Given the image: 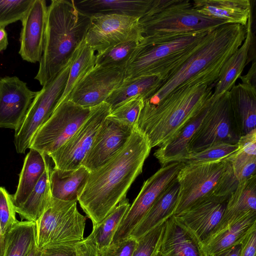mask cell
Segmentation results:
<instances>
[{"label": "cell", "instance_id": "cell-1", "mask_svg": "<svg viewBox=\"0 0 256 256\" xmlns=\"http://www.w3.org/2000/svg\"><path fill=\"white\" fill-rule=\"evenodd\" d=\"M151 149L146 137L134 128L120 151L90 172L78 201L92 226L102 222L126 198L132 184L142 172Z\"/></svg>", "mask_w": 256, "mask_h": 256}, {"label": "cell", "instance_id": "cell-2", "mask_svg": "<svg viewBox=\"0 0 256 256\" xmlns=\"http://www.w3.org/2000/svg\"><path fill=\"white\" fill-rule=\"evenodd\" d=\"M214 88L187 85L175 89L156 105L144 101L134 128L146 137L152 148L160 147L210 106Z\"/></svg>", "mask_w": 256, "mask_h": 256}, {"label": "cell", "instance_id": "cell-3", "mask_svg": "<svg viewBox=\"0 0 256 256\" xmlns=\"http://www.w3.org/2000/svg\"><path fill=\"white\" fill-rule=\"evenodd\" d=\"M246 34V26L239 24H224L210 32L201 47L144 101L156 105L174 90L184 86L214 87L222 66L242 45Z\"/></svg>", "mask_w": 256, "mask_h": 256}, {"label": "cell", "instance_id": "cell-4", "mask_svg": "<svg viewBox=\"0 0 256 256\" xmlns=\"http://www.w3.org/2000/svg\"><path fill=\"white\" fill-rule=\"evenodd\" d=\"M90 16L74 0H52L48 6L43 52L34 78L42 86L52 81L71 61L85 38Z\"/></svg>", "mask_w": 256, "mask_h": 256}, {"label": "cell", "instance_id": "cell-5", "mask_svg": "<svg viewBox=\"0 0 256 256\" xmlns=\"http://www.w3.org/2000/svg\"><path fill=\"white\" fill-rule=\"evenodd\" d=\"M210 32L191 33L163 41H153L144 36L125 68L124 80L156 76L164 84L201 47Z\"/></svg>", "mask_w": 256, "mask_h": 256}, {"label": "cell", "instance_id": "cell-6", "mask_svg": "<svg viewBox=\"0 0 256 256\" xmlns=\"http://www.w3.org/2000/svg\"><path fill=\"white\" fill-rule=\"evenodd\" d=\"M226 24L198 12L189 0H153L140 19L143 36L163 41L202 31H212Z\"/></svg>", "mask_w": 256, "mask_h": 256}, {"label": "cell", "instance_id": "cell-7", "mask_svg": "<svg viewBox=\"0 0 256 256\" xmlns=\"http://www.w3.org/2000/svg\"><path fill=\"white\" fill-rule=\"evenodd\" d=\"M77 202L53 198L48 208L35 222L37 247L76 244L84 240L86 218Z\"/></svg>", "mask_w": 256, "mask_h": 256}, {"label": "cell", "instance_id": "cell-8", "mask_svg": "<svg viewBox=\"0 0 256 256\" xmlns=\"http://www.w3.org/2000/svg\"><path fill=\"white\" fill-rule=\"evenodd\" d=\"M230 166L227 159L184 164L176 178L178 192L173 215L201 200L214 196Z\"/></svg>", "mask_w": 256, "mask_h": 256}, {"label": "cell", "instance_id": "cell-9", "mask_svg": "<svg viewBox=\"0 0 256 256\" xmlns=\"http://www.w3.org/2000/svg\"><path fill=\"white\" fill-rule=\"evenodd\" d=\"M91 108L69 99L58 104L35 134L29 148L48 156L63 145L88 117Z\"/></svg>", "mask_w": 256, "mask_h": 256}, {"label": "cell", "instance_id": "cell-10", "mask_svg": "<svg viewBox=\"0 0 256 256\" xmlns=\"http://www.w3.org/2000/svg\"><path fill=\"white\" fill-rule=\"evenodd\" d=\"M71 62L52 81L37 91L21 125L15 131L14 142L18 153L24 154L29 148L38 130L56 108L66 86Z\"/></svg>", "mask_w": 256, "mask_h": 256}, {"label": "cell", "instance_id": "cell-11", "mask_svg": "<svg viewBox=\"0 0 256 256\" xmlns=\"http://www.w3.org/2000/svg\"><path fill=\"white\" fill-rule=\"evenodd\" d=\"M241 136L228 92L210 103L189 143V152H198L218 143L236 144Z\"/></svg>", "mask_w": 256, "mask_h": 256}, {"label": "cell", "instance_id": "cell-12", "mask_svg": "<svg viewBox=\"0 0 256 256\" xmlns=\"http://www.w3.org/2000/svg\"><path fill=\"white\" fill-rule=\"evenodd\" d=\"M184 165L182 162H176L161 166L144 182L139 194L117 228L111 244L130 236L158 196L176 180L178 172Z\"/></svg>", "mask_w": 256, "mask_h": 256}, {"label": "cell", "instance_id": "cell-13", "mask_svg": "<svg viewBox=\"0 0 256 256\" xmlns=\"http://www.w3.org/2000/svg\"><path fill=\"white\" fill-rule=\"evenodd\" d=\"M110 112V107L106 102L91 108L88 117L75 133L48 156L54 164V168L68 170L80 166L98 129Z\"/></svg>", "mask_w": 256, "mask_h": 256}, {"label": "cell", "instance_id": "cell-14", "mask_svg": "<svg viewBox=\"0 0 256 256\" xmlns=\"http://www.w3.org/2000/svg\"><path fill=\"white\" fill-rule=\"evenodd\" d=\"M140 19L116 14L91 15L86 40L94 52L102 53L141 32Z\"/></svg>", "mask_w": 256, "mask_h": 256}, {"label": "cell", "instance_id": "cell-15", "mask_svg": "<svg viewBox=\"0 0 256 256\" xmlns=\"http://www.w3.org/2000/svg\"><path fill=\"white\" fill-rule=\"evenodd\" d=\"M228 198L209 196L172 216L200 247L220 223Z\"/></svg>", "mask_w": 256, "mask_h": 256}, {"label": "cell", "instance_id": "cell-16", "mask_svg": "<svg viewBox=\"0 0 256 256\" xmlns=\"http://www.w3.org/2000/svg\"><path fill=\"white\" fill-rule=\"evenodd\" d=\"M124 68L96 65L75 86L68 99L82 107L96 106L106 102L120 86L124 79Z\"/></svg>", "mask_w": 256, "mask_h": 256}, {"label": "cell", "instance_id": "cell-17", "mask_svg": "<svg viewBox=\"0 0 256 256\" xmlns=\"http://www.w3.org/2000/svg\"><path fill=\"white\" fill-rule=\"evenodd\" d=\"M134 129L108 115L98 129L82 166L90 172L105 164L125 145Z\"/></svg>", "mask_w": 256, "mask_h": 256}, {"label": "cell", "instance_id": "cell-18", "mask_svg": "<svg viewBox=\"0 0 256 256\" xmlns=\"http://www.w3.org/2000/svg\"><path fill=\"white\" fill-rule=\"evenodd\" d=\"M37 92L16 76L0 78V128L16 130Z\"/></svg>", "mask_w": 256, "mask_h": 256}, {"label": "cell", "instance_id": "cell-19", "mask_svg": "<svg viewBox=\"0 0 256 256\" xmlns=\"http://www.w3.org/2000/svg\"><path fill=\"white\" fill-rule=\"evenodd\" d=\"M48 6L45 0H34L22 20L19 54L28 62H40L44 42Z\"/></svg>", "mask_w": 256, "mask_h": 256}, {"label": "cell", "instance_id": "cell-20", "mask_svg": "<svg viewBox=\"0 0 256 256\" xmlns=\"http://www.w3.org/2000/svg\"><path fill=\"white\" fill-rule=\"evenodd\" d=\"M256 226V212H248L220 224L202 244L204 256H214L242 240Z\"/></svg>", "mask_w": 256, "mask_h": 256}, {"label": "cell", "instance_id": "cell-21", "mask_svg": "<svg viewBox=\"0 0 256 256\" xmlns=\"http://www.w3.org/2000/svg\"><path fill=\"white\" fill-rule=\"evenodd\" d=\"M252 14L248 18L246 26V38L240 47L228 58L222 66L216 80L212 96V102L229 92L241 76L244 68L248 62L249 54L254 42L252 29Z\"/></svg>", "mask_w": 256, "mask_h": 256}, {"label": "cell", "instance_id": "cell-22", "mask_svg": "<svg viewBox=\"0 0 256 256\" xmlns=\"http://www.w3.org/2000/svg\"><path fill=\"white\" fill-rule=\"evenodd\" d=\"M192 4L200 14L228 24L246 26L252 14L249 0H195Z\"/></svg>", "mask_w": 256, "mask_h": 256}, {"label": "cell", "instance_id": "cell-23", "mask_svg": "<svg viewBox=\"0 0 256 256\" xmlns=\"http://www.w3.org/2000/svg\"><path fill=\"white\" fill-rule=\"evenodd\" d=\"M228 93L232 112L242 136L256 129V86L242 80Z\"/></svg>", "mask_w": 256, "mask_h": 256}, {"label": "cell", "instance_id": "cell-24", "mask_svg": "<svg viewBox=\"0 0 256 256\" xmlns=\"http://www.w3.org/2000/svg\"><path fill=\"white\" fill-rule=\"evenodd\" d=\"M158 253L160 256H204L198 244L172 216L165 222Z\"/></svg>", "mask_w": 256, "mask_h": 256}, {"label": "cell", "instance_id": "cell-25", "mask_svg": "<svg viewBox=\"0 0 256 256\" xmlns=\"http://www.w3.org/2000/svg\"><path fill=\"white\" fill-rule=\"evenodd\" d=\"M153 0H74L78 8L91 16L116 14L142 18L150 8Z\"/></svg>", "mask_w": 256, "mask_h": 256}, {"label": "cell", "instance_id": "cell-26", "mask_svg": "<svg viewBox=\"0 0 256 256\" xmlns=\"http://www.w3.org/2000/svg\"><path fill=\"white\" fill-rule=\"evenodd\" d=\"M90 172L82 166L74 170L53 168L50 174L52 196L65 201H78L86 184Z\"/></svg>", "mask_w": 256, "mask_h": 256}, {"label": "cell", "instance_id": "cell-27", "mask_svg": "<svg viewBox=\"0 0 256 256\" xmlns=\"http://www.w3.org/2000/svg\"><path fill=\"white\" fill-rule=\"evenodd\" d=\"M178 192L177 179L156 199L130 236L138 239L160 222L173 215Z\"/></svg>", "mask_w": 256, "mask_h": 256}, {"label": "cell", "instance_id": "cell-28", "mask_svg": "<svg viewBox=\"0 0 256 256\" xmlns=\"http://www.w3.org/2000/svg\"><path fill=\"white\" fill-rule=\"evenodd\" d=\"M46 156L30 148L25 157L16 192L12 195L14 208L26 200L42 175L47 163Z\"/></svg>", "mask_w": 256, "mask_h": 256}, {"label": "cell", "instance_id": "cell-29", "mask_svg": "<svg viewBox=\"0 0 256 256\" xmlns=\"http://www.w3.org/2000/svg\"><path fill=\"white\" fill-rule=\"evenodd\" d=\"M209 106L188 122L174 138L154 152V155L162 166L176 162L189 152V143L200 125Z\"/></svg>", "mask_w": 256, "mask_h": 256}, {"label": "cell", "instance_id": "cell-30", "mask_svg": "<svg viewBox=\"0 0 256 256\" xmlns=\"http://www.w3.org/2000/svg\"><path fill=\"white\" fill-rule=\"evenodd\" d=\"M163 81L156 76H145L124 80L106 100L111 111L122 103L136 96L146 100L152 96L162 85Z\"/></svg>", "mask_w": 256, "mask_h": 256}, {"label": "cell", "instance_id": "cell-31", "mask_svg": "<svg viewBox=\"0 0 256 256\" xmlns=\"http://www.w3.org/2000/svg\"><path fill=\"white\" fill-rule=\"evenodd\" d=\"M51 170L47 162L45 170L32 192L24 203L15 208L22 220L36 222L50 204Z\"/></svg>", "mask_w": 256, "mask_h": 256}, {"label": "cell", "instance_id": "cell-32", "mask_svg": "<svg viewBox=\"0 0 256 256\" xmlns=\"http://www.w3.org/2000/svg\"><path fill=\"white\" fill-rule=\"evenodd\" d=\"M4 237L3 256H28L37 246L36 222L18 220Z\"/></svg>", "mask_w": 256, "mask_h": 256}, {"label": "cell", "instance_id": "cell-33", "mask_svg": "<svg viewBox=\"0 0 256 256\" xmlns=\"http://www.w3.org/2000/svg\"><path fill=\"white\" fill-rule=\"evenodd\" d=\"M248 212H256V174L238 182L236 190L228 198L219 224Z\"/></svg>", "mask_w": 256, "mask_h": 256}, {"label": "cell", "instance_id": "cell-34", "mask_svg": "<svg viewBox=\"0 0 256 256\" xmlns=\"http://www.w3.org/2000/svg\"><path fill=\"white\" fill-rule=\"evenodd\" d=\"M96 60L95 52L84 38L73 55L66 86L58 104L68 98L75 86L94 67Z\"/></svg>", "mask_w": 256, "mask_h": 256}, {"label": "cell", "instance_id": "cell-35", "mask_svg": "<svg viewBox=\"0 0 256 256\" xmlns=\"http://www.w3.org/2000/svg\"><path fill=\"white\" fill-rule=\"evenodd\" d=\"M141 32L128 40L96 54V65L106 68H124L143 38Z\"/></svg>", "mask_w": 256, "mask_h": 256}, {"label": "cell", "instance_id": "cell-36", "mask_svg": "<svg viewBox=\"0 0 256 256\" xmlns=\"http://www.w3.org/2000/svg\"><path fill=\"white\" fill-rule=\"evenodd\" d=\"M130 206L128 200L126 198L102 222L92 226V230L95 233L98 249L112 243L117 228Z\"/></svg>", "mask_w": 256, "mask_h": 256}, {"label": "cell", "instance_id": "cell-37", "mask_svg": "<svg viewBox=\"0 0 256 256\" xmlns=\"http://www.w3.org/2000/svg\"><path fill=\"white\" fill-rule=\"evenodd\" d=\"M238 150V144L218 143L203 150L190 152L176 162L184 164H198L226 160Z\"/></svg>", "mask_w": 256, "mask_h": 256}, {"label": "cell", "instance_id": "cell-38", "mask_svg": "<svg viewBox=\"0 0 256 256\" xmlns=\"http://www.w3.org/2000/svg\"><path fill=\"white\" fill-rule=\"evenodd\" d=\"M34 0H0V28L22 20Z\"/></svg>", "mask_w": 256, "mask_h": 256}, {"label": "cell", "instance_id": "cell-39", "mask_svg": "<svg viewBox=\"0 0 256 256\" xmlns=\"http://www.w3.org/2000/svg\"><path fill=\"white\" fill-rule=\"evenodd\" d=\"M144 99L136 96L119 105L111 111L112 118L134 128L144 104Z\"/></svg>", "mask_w": 256, "mask_h": 256}, {"label": "cell", "instance_id": "cell-40", "mask_svg": "<svg viewBox=\"0 0 256 256\" xmlns=\"http://www.w3.org/2000/svg\"><path fill=\"white\" fill-rule=\"evenodd\" d=\"M166 220L160 222L136 239V244L132 256H152L153 254L160 244Z\"/></svg>", "mask_w": 256, "mask_h": 256}, {"label": "cell", "instance_id": "cell-41", "mask_svg": "<svg viewBox=\"0 0 256 256\" xmlns=\"http://www.w3.org/2000/svg\"><path fill=\"white\" fill-rule=\"evenodd\" d=\"M232 164L234 174L238 182L256 174V156L237 152L227 158Z\"/></svg>", "mask_w": 256, "mask_h": 256}, {"label": "cell", "instance_id": "cell-42", "mask_svg": "<svg viewBox=\"0 0 256 256\" xmlns=\"http://www.w3.org/2000/svg\"><path fill=\"white\" fill-rule=\"evenodd\" d=\"M12 200V196L6 188L0 186V224L4 236L18 221Z\"/></svg>", "mask_w": 256, "mask_h": 256}, {"label": "cell", "instance_id": "cell-43", "mask_svg": "<svg viewBox=\"0 0 256 256\" xmlns=\"http://www.w3.org/2000/svg\"><path fill=\"white\" fill-rule=\"evenodd\" d=\"M137 240L129 236L127 238L98 249V256H132Z\"/></svg>", "mask_w": 256, "mask_h": 256}, {"label": "cell", "instance_id": "cell-44", "mask_svg": "<svg viewBox=\"0 0 256 256\" xmlns=\"http://www.w3.org/2000/svg\"><path fill=\"white\" fill-rule=\"evenodd\" d=\"M73 256H98V248L94 230L75 245Z\"/></svg>", "mask_w": 256, "mask_h": 256}, {"label": "cell", "instance_id": "cell-45", "mask_svg": "<svg viewBox=\"0 0 256 256\" xmlns=\"http://www.w3.org/2000/svg\"><path fill=\"white\" fill-rule=\"evenodd\" d=\"M237 144L238 152L256 156V129L242 135Z\"/></svg>", "mask_w": 256, "mask_h": 256}, {"label": "cell", "instance_id": "cell-46", "mask_svg": "<svg viewBox=\"0 0 256 256\" xmlns=\"http://www.w3.org/2000/svg\"><path fill=\"white\" fill-rule=\"evenodd\" d=\"M240 256H256V226L242 242Z\"/></svg>", "mask_w": 256, "mask_h": 256}, {"label": "cell", "instance_id": "cell-47", "mask_svg": "<svg viewBox=\"0 0 256 256\" xmlns=\"http://www.w3.org/2000/svg\"><path fill=\"white\" fill-rule=\"evenodd\" d=\"M75 245H59L46 247L40 250V256H73Z\"/></svg>", "mask_w": 256, "mask_h": 256}, {"label": "cell", "instance_id": "cell-48", "mask_svg": "<svg viewBox=\"0 0 256 256\" xmlns=\"http://www.w3.org/2000/svg\"><path fill=\"white\" fill-rule=\"evenodd\" d=\"M256 63L254 60L251 67L250 68L248 72L244 76H240V78L241 80H244L252 83L256 86Z\"/></svg>", "mask_w": 256, "mask_h": 256}, {"label": "cell", "instance_id": "cell-49", "mask_svg": "<svg viewBox=\"0 0 256 256\" xmlns=\"http://www.w3.org/2000/svg\"><path fill=\"white\" fill-rule=\"evenodd\" d=\"M241 244L235 245L214 256H240Z\"/></svg>", "mask_w": 256, "mask_h": 256}, {"label": "cell", "instance_id": "cell-50", "mask_svg": "<svg viewBox=\"0 0 256 256\" xmlns=\"http://www.w3.org/2000/svg\"><path fill=\"white\" fill-rule=\"evenodd\" d=\"M8 44V36L4 28H0V52L5 50Z\"/></svg>", "mask_w": 256, "mask_h": 256}, {"label": "cell", "instance_id": "cell-51", "mask_svg": "<svg viewBox=\"0 0 256 256\" xmlns=\"http://www.w3.org/2000/svg\"><path fill=\"white\" fill-rule=\"evenodd\" d=\"M4 236L2 234L0 224V256H3L4 250Z\"/></svg>", "mask_w": 256, "mask_h": 256}, {"label": "cell", "instance_id": "cell-52", "mask_svg": "<svg viewBox=\"0 0 256 256\" xmlns=\"http://www.w3.org/2000/svg\"><path fill=\"white\" fill-rule=\"evenodd\" d=\"M41 250L37 246L34 248L28 256H40Z\"/></svg>", "mask_w": 256, "mask_h": 256}, {"label": "cell", "instance_id": "cell-53", "mask_svg": "<svg viewBox=\"0 0 256 256\" xmlns=\"http://www.w3.org/2000/svg\"><path fill=\"white\" fill-rule=\"evenodd\" d=\"M160 244L156 251L154 252L152 256H160L158 253V248H159Z\"/></svg>", "mask_w": 256, "mask_h": 256}]
</instances>
